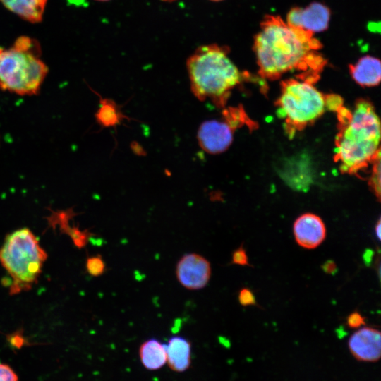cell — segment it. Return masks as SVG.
<instances>
[{
    "mask_svg": "<svg viewBox=\"0 0 381 381\" xmlns=\"http://www.w3.org/2000/svg\"><path fill=\"white\" fill-rule=\"evenodd\" d=\"M322 47L314 33L292 27L280 16L267 15L255 37L253 50L263 78L277 79L298 70L315 80L326 63L319 52Z\"/></svg>",
    "mask_w": 381,
    "mask_h": 381,
    "instance_id": "obj_1",
    "label": "cell"
},
{
    "mask_svg": "<svg viewBox=\"0 0 381 381\" xmlns=\"http://www.w3.org/2000/svg\"><path fill=\"white\" fill-rule=\"evenodd\" d=\"M9 11L32 23L42 20L47 0H0Z\"/></svg>",
    "mask_w": 381,
    "mask_h": 381,
    "instance_id": "obj_15",
    "label": "cell"
},
{
    "mask_svg": "<svg viewBox=\"0 0 381 381\" xmlns=\"http://www.w3.org/2000/svg\"><path fill=\"white\" fill-rule=\"evenodd\" d=\"M380 155L373 161L374 167L370 181V186L377 196V199L380 197Z\"/></svg>",
    "mask_w": 381,
    "mask_h": 381,
    "instance_id": "obj_19",
    "label": "cell"
},
{
    "mask_svg": "<svg viewBox=\"0 0 381 381\" xmlns=\"http://www.w3.org/2000/svg\"><path fill=\"white\" fill-rule=\"evenodd\" d=\"M278 172L285 183L297 191H307L315 177L313 163L305 152L286 157L279 164Z\"/></svg>",
    "mask_w": 381,
    "mask_h": 381,
    "instance_id": "obj_7",
    "label": "cell"
},
{
    "mask_svg": "<svg viewBox=\"0 0 381 381\" xmlns=\"http://www.w3.org/2000/svg\"><path fill=\"white\" fill-rule=\"evenodd\" d=\"M0 381H18V377L8 365L0 363Z\"/></svg>",
    "mask_w": 381,
    "mask_h": 381,
    "instance_id": "obj_22",
    "label": "cell"
},
{
    "mask_svg": "<svg viewBox=\"0 0 381 381\" xmlns=\"http://www.w3.org/2000/svg\"><path fill=\"white\" fill-rule=\"evenodd\" d=\"M323 271L329 274H334L337 271L336 263L331 260L326 261L322 265Z\"/></svg>",
    "mask_w": 381,
    "mask_h": 381,
    "instance_id": "obj_24",
    "label": "cell"
},
{
    "mask_svg": "<svg viewBox=\"0 0 381 381\" xmlns=\"http://www.w3.org/2000/svg\"><path fill=\"white\" fill-rule=\"evenodd\" d=\"M238 301L243 306H253L256 304V301L253 292L248 288L240 290L238 294Z\"/></svg>",
    "mask_w": 381,
    "mask_h": 381,
    "instance_id": "obj_21",
    "label": "cell"
},
{
    "mask_svg": "<svg viewBox=\"0 0 381 381\" xmlns=\"http://www.w3.org/2000/svg\"><path fill=\"white\" fill-rule=\"evenodd\" d=\"M85 265L87 272L92 277L102 275L106 270L105 262L99 255L87 258Z\"/></svg>",
    "mask_w": 381,
    "mask_h": 381,
    "instance_id": "obj_18",
    "label": "cell"
},
{
    "mask_svg": "<svg viewBox=\"0 0 381 381\" xmlns=\"http://www.w3.org/2000/svg\"><path fill=\"white\" fill-rule=\"evenodd\" d=\"M139 358L148 370L162 368L167 363L165 344L155 338L145 341L139 348Z\"/></svg>",
    "mask_w": 381,
    "mask_h": 381,
    "instance_id": "obj_16",
    "label": "cell"
},
{
    "mask_svg": "<svg viewBox=\"0 0 381 381\" xmlns=\"http://www.w3.org/2000/svg\"><path fill=\"white\" fill-rule=\"evenodd\" d=\"M311 80L289 79L281 85L276 102L277 114L284 119L289 133H294L321 116L326 108V96Z\"/></svg>",
    "mask_w": 381,
    "mask_h": 381,
    "instance_id": "obj_6",
    "label": "cell"
},
{
    "mask_svg": "<svg viewBox=\"0 0 381 381\" xmlns=\"http://www.w3.org/2000/svg\"><path fill=\"white\" fill-rule=\"evenodd\" d=\"M293 231L298 244L308 249L318 247L326 236V227L323 221L312 213L299 216L294 223Z\"/></svg>",
    "mask_w": 381,
    "mask_h": 381,
    "instance_id": "obj_12",
    "label": "cell"
},
{
    "mask_svg": "<svg viewBox=\"0 0 381 381\" xmlns=\"http://www.w3.org/2000/svg\"><path fill=\"white\" fill-rule=\"evenodd\" d=\"M226 46H200L189 56L186 66L190 87L200 100L210 99L224 106L231 90L243 80V74L228 56Z\"/></svg>",
    "mask_w": 381,
    "mask_h": 381,
    "instance_id": "obj_3",
    "label": "cell"
},
{
    "mask_svg": "<svg viewBox=\"0 0 381 381\" xmlns=\"http://www.w3.org/2000/svg\"><path fill=\"white\" fill-rule=\"evenodd\" d=\"M47 253L28 228L9 234L0 249V262L13 282L11 293L31 288L40 274Z\"/></svg>",
    "mask_w": 381,
    "mask_h": 381,
    "instance_id": "obj_5",
    "label": "cell"
},
{
    "mask_svg": "<svg viewBox=\"0 0 381 381\" xmlns=\"http://www.w3.org/2000/svg\"><path fill=\"white\" fill-rule=\"evenodd\" d=\"M329 19V9L322 4L314 2L305 8H291L287 15L286 23L315 33L326 30Z\"/></svg>",
    "mask_w": 381,
    "mask_h": 381,
    "instance_id": "obj_10",
    "label": "cell"
},
{
    "mask_svg": "<svg viewBox=\"0 0 381 381\" xmlns=\"http://www.w3.org/2000/svg\"><path fill=\"white\" fill-rule=\"evenodd\" d=\"M352 78L363 87H373L379 85L381 79L380 61L371 56H363L349 66Z\"/></svg>",
    "mask_w": 381,
    "mask_h": 381,
    "instance_id": "obj_14",
    "label": "cell"
},
{
    "mask_svg": "<svg viewBox=\"0 0 381 381\" xmlns=\"http://www.w3.org/2000/svg\"><path fill=\"white\" fill-rule=\"evenodd\" d=\"M210 262L198 253L183 255L177 262L176 276L182 286L189 290L204 288L211 277Z\"/></svg>",
    "mask_w": 381,
    "mask_h": 381,
    "instance_id": "obj_8",
    "label": "cell"
},
{
    "mask_svg": "<svg viewBox=\"0 0 381 381\" xmlns=\"http://www.w3.org/2000/svg\"><path fill=\"white\" fill-rule=\"evenodd\" d=\"M162 1H174L175 0H162Z\"/></svg>",
    "mask_w": 381,
    "mask_h": 381,
    "instance_id": "obj_27",
    "label": "cell"
},
{
    "mask_svg": "<svg viewBox=\"0 0 381 381\" xmlns=\"http://www.w3.org/2000/svg\"><path fill=\"white\" fill-rule=\"evenodd\" d=\"M224 121L208 120L202 123L198 131L200 146L207 152L217 154L224 152L233 141L236 126L225 117Z\"/></svg>",
    "mask_w": 381,
    "mask_h": 381,
    "instance_id": "obj_9",
    "label": "cell"
},
{
    "mask_svg": "<svg viewBox=\"0 0 381 381\" xmlns=\"http://www.w3.org/2000/svg\"><path fill=\"white\" fill-rule=\"evenodd\" d=\"M348 347L358 361L377 362L381 356V334L373 327H362L349 338Z\"/></svg>",
    "mask_w": 381,
    "mask_h": 381,
    "instance_id": "obj_11",
    "label": "cell"
},
{
    "mask_svg": "<svg viewBox=\"0 0 381 381\" xmlns=\"http://www.w3.org/2000/svg\"><path fill=\"white\" fill-rule=\"evenodd\" d=\"M341 128L336 138L335 158L341 171L355 174L380 155V122L372 104L356 102L353 111L338 109Z\"/></svg>",
    "mask_w": 381,
    "mask_h": 381,
    "instance_id": "obj_2",
    "label": "cell"
},
{
    "mask_svg": "<svg viewBox=\"0 0 381 381\" xmlns=\"http://www.w3.org/2000/svg\"><path fill=\"white\" fill-rule=\"evenodd\" d=\"M231 263L242 266H250L248 258L243 245L233 252Z\"/></svg>",
    "mask_w": 381,
    "mask_h": 381,
    "instance_id": "obj_20",
    "label": "cell"
},
{
    "mask_svg": "<svg viewBox=\"0 0 381 381\" xmlns=\"http://www.w3.org/2000/svg\"><path fill=\"white\" fill-rule=\"evenodd\" d=\"M211 1H222V0H211Z\"/></svg>",
    "mask_w": 381,
    "mask_h": 381,
    "instance_id": "obj_29",
    "label": "cell"
},
{
    "mask_svg": "<svg viewBox=\"0 0 381 381\" xmlns=\"http://www.w3.org/2000/svg\"><path fill=\"white\" fill-rule=\"evenodd\" d=\"M123 115L116 103L108 99H100L99 107L95 114L99 124L105 126H114L120 123Z\"/></svg>",
    "mask_w": 381,
    "mask_h": 381,
    "instance_id": "obj_17",
    "label": "cell"
},
{
    "mask_svg": "<svg viewBox=\"0 0 381 381\" xmlns=\"http://www.w3.org/2000/svg\"><path fill=\"white\" fill-rule=\"evenodd\" d=\"M365 325V318L358 312L351 313L347 318V325L350 328H358Z\"/></svg>",
    "mask_w": 381,
    "mask_h": 381,
    "instance_id": "obj_23",
    "label": "cell"
},
{
    "mask_svg": "<svg viewBox=\"0 0 381 381\" xmlns=\"http://www.w3.org/2000/svg\"><path fill=\"white\" fill-rule=\"evenodd\" d=\"M167 363L176 373L186 371L191 364L192 346L186 338L176 335L171 337L165 344Z\"/></svg>",
    "mask_w": 381,
    "mask_h": 381,
    "instance_id": "obj_13",
    "label": "cell"
},
{
    "mask_svg": "<svg viewBox=\"0 0 381 381\" xmlns=\"http://www.w3.org/2000/svg\"><path fill=\"white\" fill-rule=\"evenodd\" d=\"M380 227H381L380 219H378L377 224H375V234L378 239H380Z\"/></svg>",
    "mask_w": 381,
    "mask_h": 381,
    "instance_id": "obj_26",
    "label": "cell"
},
{
    "mask_svg": "<svg viewBox=\"0 0 381 381\" xmlns=\"http://www.w3.org/2000/svg\"><path fill=\"white\" fill-rule=\"evenodd\" d=\"M96 1H109V0H96Z\"/></svg>",
    "mask_w": 381,
    "mask_h": 381,
    "instance_id": "obj_28",
    "label": "cell"
},
{
    "mask_svg": "<svg viewBox=\"0 0 381 381\" xmlns=\"http://www.w3.org/2000/svg\"><path fill=\"white\" fill-rule=\"evenodd\" d=\"M373 254V252L370 250H368L365 251L363 258H364V261L366 263H370V262L371 261Z\"/></svg>",
    "mask_w": 381,
    "mask_h": 381,
    "instance_id": "obj_25",
    "label": "cell"
},
{
    "mask_svg": "<svg viewBox=\"0 0 381 381\" xmlns=\"http://www.w3.org/2000/svg\"><path fill=\"white\" fill-rule=\"evenodd\" d=\"M35 39L20 36L8 49L0 47V89L21 96L38 93L48 73Z\"/></svg>",
    "mask_w": 381,
    "mask_h": 381,
    "instance_id": "obj_4",
    "label": "cell"
}]
</instances>
